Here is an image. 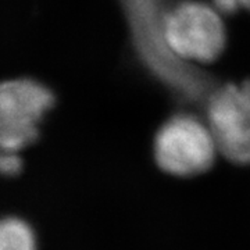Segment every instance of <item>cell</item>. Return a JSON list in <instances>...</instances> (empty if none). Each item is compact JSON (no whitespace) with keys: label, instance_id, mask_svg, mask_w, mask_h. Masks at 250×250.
Instances as JSON below:
<instances>
[{"label":"cell","instance_id":"cell-1","mask_svg":"<svg viewBox=\"0 0 250 250\" xmlns=\"http://www.w3.org/2000/svg\"><path fill=\"white\" fill-rule=\"evenodd\" d=\"M177 1L117 0L138 65L177 106L203 118L208 100L224 80L179 59L170 49L164 28L167 14Z\"/></svg>","mask_w":250,"mask_h":250},{"label":"cell","instance_id":"cell-2","mask_svg":"<svg viewBox=\"0 0 250 250\" xmlns=\"http://www.w3.org/2000/svg\"><path fill=\"white\" fill-rule=\"evenodd\" d=\"M153 152L160 170L188 178L208 170L218 149L205 120L190 110H182L160 125L154 135Z\"/></svg>","mask_w":250,"mask_h":250},{"label":"cell","instance_id":"cell-3","mask_svg":"<svg viewBox=\"0 0 250 250\" xmlns=\"http://www.w3.org/2000/svg\"><path fill=\"white\" fill-rule=\"evenodd\" d=\"M166 41L179 59L189 62H215L227 43L221 13L200 0H179L166 18Z\"/></svg>","mask_w":250,"mask_h":250},{"label":"cell","instance_id":"cell-4","mask_svg":"<svg viewBox=\"0 0 250 250\" xmlns=\"http://www.w3.org/2000/svg\"><path fill=\"white\" fill-rule=\"evenodd\" d=\"M54 103L53 90L34 78L4 81L0 88L1 150L18 153L35 142L39 124Z\"/></svg>","mask_w":250,"mask_h":250},{"label":"cell","instance_id":"cell-5","mask_svg":"<svg viewBox=\"0 0 250 250\" xmlns=\"http://www.w3.org/2000/svg\"><path fill=\"white\" fill-rule=\"evenodd\" d=\"M203 120L227 160L250 164V78L223 81L208 100Z\"/></svg>","mask_w":250,"mask_h":250},{"label":"cell","instance_id":"cell-6","mask_svg":"<svg viewBox=\"0 0 250 250\" xmlns=\"http://www.w3.org/2000/svg\"><path fill=\"white\" fill-rule=\"evenodd\" d=\"M0 250H36L31 227L16 217L4 218L0 225Z\"/></svg>","mask_w":250,"mask_h":250},{"label":"cell","instance_id":"cell-7","mask_svg":"<svg viewBox=\"0 0 250 250\" xmlns=\"http://www.w3.org/2000/svg\"><path fill=\"white\" fill-rule=\"evenodd\" d=\"M213 6L221 14H236L239 11H250V0H211Z\"/></svg>","mask_w":250,"mask_h":250},{"label":"cell","instance_id":"cell-8","mask_svg":"<svg viewBox=\"0 0 250 250\" xmlns=\"http://www.w3.org/2000/svg\"><path fill=\"white\" fill-rule=\"evenodd\" d=\"M22 160L18 157L17 152H3L0 157V168L4 175L13 177L21 171Z\"/></svg>","mask_w":250,"mask_h":250}]
</instances>
